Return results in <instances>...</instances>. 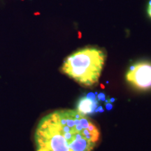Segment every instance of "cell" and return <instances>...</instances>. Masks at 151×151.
I'll list each match as a JSON object with an SVG mask.
<instances>
[{"mask_svg": "<svg viewBox=\"0 0 151 151\" xmlns=\"http://www.w3.org/2000/svg\"><path fill=\"white\" fill-rule=\"evenodd\" d=\"M148 5H149V6H151V0H150V1H149Z\"/></svg>", "mask_w": 151, "mask_h": 151, "instance_id": "30bf717a", "label": "cell"}, {"mask_svg": "<svg viewBox=\"0 0 151 151\" xmlns=\"http://www.w3.org/2000/svg\"><path fill=\"white\" fill-rule=\"evenodd\" d=\"M97 98H98V99H100V100H101V101H104V100H105V95L102 93L99 94L97 96Z\"/></svg>", "mask_w": 151, "mask_h": 151, "instance_id": "5b68a950", "label": "cell"}, {"mask_svg": "<svg viewBox=\"0 0 151 151\" xmlns=\"http://www.w3.org/2000/svg\"><path fill=\"white\" fill-rule=\"evenodd\" d=\"M106 109H109V110H111V109L113 108L112 105L109 104H106Z\"/></svg>", "mask_w": 151, "mask_h": 151, "instance_id": "8992f818", "label": "cell"}, {"mask_svg": "<svg viewBox=\"0 0 151 151\" xmlns=\"http://www.w3.org/2000/svg\"><path fill=\"white\" fill-rule=\"evenodd\" d=\"M98 101L97 97L94 94L90 93L87 96L81 97L77 104L76 108L78 112L84 115L92 114L97 108Z\"/></svg>", "mask_w": 151, "mask_h": 151, "instance_id": "277c9868", "label": "cell"}, {"mask_svg": "<svg viewBox=\"0 0 151 151\" xmlns=\"http://www.w3.org/2000/svg\"><path fill=\"white\" fill-rule=\"evenodd\" d=\"M115 101V99H111L109 101H111V102H113Z\"/></svg>", "mask_w": 151, "mask_h": 151, "instance_id": "9c48e42d", "label": "cell"}, {"mask_svg": "<svg viewBox=\"0 0 151 151\" xmlns=\"http://www.w3.org/2000/svg\"><path fill=\"white\" fill-rule=\"evenodd\" d=\"M106 60L103 50L85 48L68 56L62 70L71 78L84 86H92L99 82Z\"/></svg>", "mask_w": 151, "mask_h": 151, "instance_id": "7a4b0ae2", "label": "cell"}, {"mask_svg": "<svg viewBox=\"0 0 151 151\" xmlns=\"http://www.w3.org/2000/svg\"><path fill=\"white\" fill-rule=\"evenodd\" d=\"M99 137L96 124L86 115L71 109L46 115L35 134L37 151H92Z\"/></svg>", "mask_w": 151, "mask_h": 151, "instance_id": "6da1fadb", "label": "cell"}, {"mask_svg": "<svg viewBox=\"0 0 151 151\" xmlns=\"http://www.w3.org/2000/svg\"><path fill=\"white\" fill-rule=\"evenodd\" d=\"M98 111H100V112H103V109H101V107H99L97 109H96V112H98Z\"/></svg>", "mask_w": 151, "mask_h": 151, "instance_id": "ba28073f", "label": "cell"}, {"mask_svg": "<svg viewBox=\"0 0 151 151\" xmlns=\"http://www.w3.org/2000/svg\"><path fill=\"white\" fill-rule=\"evenodd\" d=\"M148 14L149 15V16L151 18V6H148Z\"/></svg>", "mask_w": 151, "mask_h": 151, "instance_id": "52a82bcc", "label": "cell"}, {"mask_svg": "<svg viewBox=\"0 0 151 151\" xmlns=\"http://www.w3.org/2000/svg\"><path fill=\"white\" fill-rule=\"evenodd\" d=\"M126 79L130 84L139 90L151 88V63L138 62L132 65L126 74Z\"/></svg>", "mask_w": 151, "mask_h": 151, "instance_id": "3957f363", "label": "cell"}]
</instances>
